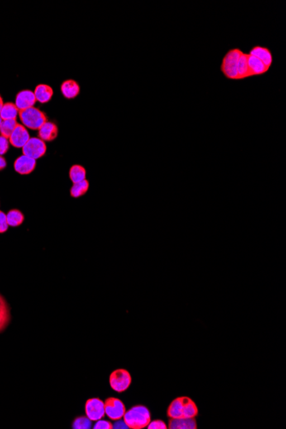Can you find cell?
Here are the masks:
<instances>
[{
    "label": "cell",
    "instance_id": "4316f807",
    "mask_svg": "<svg viewBox=\"0 0 286 429\" xmlns=\"http://www.w3.org/2000/svg\"><path fill=\"white\" fill-rule=\"evenodd\" d=\"M8 229L9 224L6 213L3 211H0V233H5L8 231Z\"/></svg>",
    "mask_w": 286,
    "mask_h": 429
},
{
    "label": "cell",
    "instance_id": "e0dca14e",
    "mask_svg": "<svg viewBox=\"0 0 286 429\" xmlns=\"http://www.w3.org/2000/svg\"><path fill=\"white\" fill-rule=\"evenodd\" d=\"M35 96L36 101L40 103H48L53 96V89L47 84H39L35 89Z\"/></svg>",
    "mask_w": 286,
    "mask_h": 429
},
{
    "label": "cell",
    "instance_id": "4dcf8cb0",
    "mask_svg": "<svg viewBox=\"0 0 286 429\" xmlns=\"http://www.w3.org/2000/svg\"><path fill=\"white\" fill-rule=\"evenodd\" d=\"M6 166H7V162H6V158L0 155V171L6 169Z\"/></svg>",
    "mask_w": 286,
    "mask_h": 429
},
{
    "label": "cell",
    "instance_id": "4fadbf2b",
    "mask_svg": "<svg viewBox=\"0 0 286 429\" xmlns=\"http://www.w3.org/2000/svg\"><path fill=\"white\" fill-rule=\"evenodd\" d=\"M249 54L256 57L257 59H260V61L263 62V64H265L266 66L269 69L273 64V53L269 48L266 47V46L254 45L249 51Z\"/></svg>",
    "mask_w": 286,
    "mask_h": 429
},
{
    "label": "cell",
    "instance_id": "8992f818",
    "mask_svg": "<svg viewBox=\"0 0 286 429\" xmlns=\"http://www.w3.org/2000/svg\"><path fill=\"white\" fill-rule=\"evenodd\" d=\"M105 413L111 421L122 419L126 412V407L122 400L117 397H108L104 402Z\"/></svg>",
    "mask_w": 286,
    "mask_h": 429
},
{
    "label": "cell",
    "instance_id": "1f68e13d",
    "mask_svg": "<svg viewBox=\"0 0 286 429\" xmlns=\"http://www.w3.org/2000/svg\"><path fill=\"white\" fill-rule=\"evenodd\" d=\"M4 104L5 103H4L3 98H2V96H0V112H1V110L3 108Z\"/></svg>",
    "mask_w": 286,
    "mask_h": 429
},
{
    "label": "cell",
    "instance_id": "d6986e66",
    "mask_svg": "<svg viewBox=\"0 0 286 429\" xmlns=\"http://www.w3.org/2000/svg\"><path fill=\"white\" fill-rule=\"evenodd\" d=\"M19 110L15 104L12 102H7L4 104L3 108L0 112V117L3 120H15L18 116Z\"/></svg>",
    "mask_w": 286,
    "mask_h": 429
},
{
    "label": "cell",
    "instance_id": "f1b7e54d",
    "mask_svg": "<svg viewBox=\"0 0 286 429\" xmlns=\"http://www.w3.org/2000/svg\"><path fill=\"white\" fill-rule=\"evenodd\" d=\"M93 428L112 429L113 428V424L110 422V421L101 419V420H99V421H96V424L93 425Z\"/></svg>",
    "mask_w": 286,
    "mask_h": 429
},
{
    "label": "cell",
    "instance_id": "83f0119b",
    "mask_svg": "<svg viewBox=\"0 0 286 429\" xmlns=\"http://www.w3.org/2000/svg\"><path fill=\"white\" fill-rule=\"evenodd\" d=\"M148 429H167L166 424L162 420H154V421H150L149 425L147 426Z\"/></svg>",
    "mask_w": 286,
    "mask_h": 429
},
{
    "label": "cell",
    "instance_id": "5b68a950",
    "mask_svg": "<svg viewBox=\"0 0 286 429\" xmlns=\"http://www.w3.org/2000/svg\"><path fill=\"white\" fill-rule=\"evenodd\" d=\"M131 383H132L131 374L129 371L124 368L114 370L109 377L110 387L117 393H122L127 391L130 388Z\"/></svg>",
    "mask_w": 286,
    "mask_h": 429
},
{
    "label": "cell",
    "instance_id": "6da1fadb",
    "mask_svg": "<svg viewBox=\"0 0 286 429\" xmlns=\"http://www.w3.org/2000/svg\"><path fill=\"white\" fill-rule=\"evenodd\" d=\"M197 415V406L188 397H177L167 409V416L169 418H195Z\"/></svg>",
    "mask_w": 286,
    "mask_h": 429
},
{
    "label": "cell",
    "instance_id": "8fae6325",
    "mask_svg": "<svg viewBox=\"0 0 286 429\" xmlns=\"http://www.w3.org/2000/svg\"><path fill=\"white\" fill-rule=\"evenodd\" d=\"M36 101H37L35 98V93L29 89H25L20 91L16 94L15 105L19 111H21L35 106Z\"/></svg>",
    "mask_w": 286,
    "mask_h": 429
},
{
    "label": "cell",
    "instance_id": "9a60e30c",
    "mask_svg": "<svg viewBox=\"0 0 286 429\" xmlns=\"http://www.w3.org/2000/svg\"><path fill=\"white\" fill-rule=\"evenodd\" d=\"M11 320V307L6 298L0 294V333L8 327Z\"/></svg>",
    "mask_w": 286,
    "mask_h": 429
},
{
    "label": "cell",
    "instance_id": "30bf717a",
    "mask_svg": "<svg viewBox=\"0 0 286 429\" xmlns=\"http://www.w3.org/2000/svg\"><path fill=\"white\" fill-rule=\"evenodd\" d=\"M36 167V160L26 155H21L14 162V169L20 175H30Z\"/></svg>",
    "mask_w": 286,
    "mask_h": 429
},
{
    "label": "cell",
    "instance_id": "44dd1931",
    "mask_svg": "<svg viewBox=\"0 0 286 429\" xmlns=\"http://www.w3.org/2000/svg\"><path fill=\"white\" fill-rule=\"evenodd\" d=\"M86 169L81 164H74L70 167L69 176L72 183H76L86 179Z\"/></svg>",
    "mask_w": 286,
    "mask_h": 429
},
{
    "label": "cell",
    "instance_id": "277c9868",
    "mask_svg": "<svg viewBox=\"0 0 286 429\" xmlns=\"http://www.w3.org/2000/svg\"><path fill=\"white\" fill-rule=\"evenodd\" d=\"M19 118L27 129L38 130L47 121V116L44 111L35 106L19 111Z\"/></svg>",
    "mask_w": 286,
    "mask_h": 429
},
{
    "label": "cell",
    "instance_id": "ba28073f",
    "mask_svg": "<svg viewBox=\"0 0 286 429\" xmlns=\"http://www.w3.org/2000/svg\"><path fill=\"white\" fill-rule=\"evenodd\" d=\"M85 413L92 421H97L103 418L106 416L103 401L99 397L87 400L85 403Z\"/></svg>",
    "mask_w": 286,
    "mask_h": 429
},
{
    "label": "cell",
    "instance_id": "7402d4cb",
    "mask_svg": "<svg viewBox=\"0 0 286 429\" xmlns=\"http://www.w3.org/2000/svg\"><path fill=\"white\" fill-rule=\"evenodd\" d=\"M7 221H8L9 226L11 227H17L20 225H22L24 222L25 217L22 212L18 209H11L7 212Z\"/></svg>",
    "mask_w": 286,
    "mask_h": 429
},
{
    "label": "cell",
    "instance_id": "3957f363",
    "mask_svg": "<svg viewBox=\"0 0 286 429\" xmlns=\"http://www.w3.org/2000/svg\"><path fill=\"white\" fill-rule=\"evenodd\" d=\"M243 53L240 48H231L223 57L220 70L225 78L237 80V64Z\"/></svg>",
    "mask_w": 286,
    "mask_h": 429
},
{
    "label": "cell",
    "instance_id": "52a82bcc",
    "mask_svg": "<svg viewBox=\"0 0 286 429\" xmlns=\"http://www.w3.org/2000/svg\"><path fill=\"white\" fill-rule=\"evenodd\" d=\"M21 149L23 155L36 160L45 155L46 153V144L39 137H30L29 141Z\"/></svg>",
    "mask_w": 286,
    "mask_h": 429
},
{
    "label": "cell",
    "instance_id": "7a4b0ae2",
    "mask_svg": "<svg viewBox=\"0 0 286 429\" xmlns=\"http://www.w3.org/2000/svg\"><path fill=\"white\" fill-rule=\"evenodd\" d=\"M123 418L129 428H146L151 421V413L146 406H135L126 411Z\"/></svg>",
    "mask_w": 286,
    "mask_h": 429
},
{
    "label": "cell",
    "instance_id": "f546056e",
    "mask_svg": "<svg viewBox=\"0 0 286 429\" xmlns=\"http://www.w3.org/2000/svg\"><path fill=\"white\" fill-rule=\"evenodd\" d=\"M113 428H129L128 427L127 425L125 423V421H122L121 419L120 420H117L115 424H113Z\"/></svg>",
    "mask_w": 286,
    "mask_h": 429
},
{
    "label": "cell",
    "instance_id": "cb8c5ba5",
    "mask_svg": "<svg viewBox=\"0 0 286 429\" xmlns=\"http://www.w3.org/2000/svg\"><path fill=\"white\" fill-rule=\"evenodd\" d=\"M17 125L18 123L15 120H3V122L0 125V135H3L9 139Z\"/></svg>",
    "mask_w": 286,
    "mask_h": 429
},
{
    "label": "cell",
    "instance_id": "603a6c76",
    "mask_svg": "<svg viewBox=\"0 0 286 429\" xmlns=\"http://www.w3.org/2000/svg\"><path fill=\"white\" fill-rule=\"evenodd\" d=\"M88 189H89V182L87 179H85L82 182L73 183L70 188V196L73 198H79L84 196L85 194L88 192Z\"/></svg>",
    "mask_w": 286,
    "mask_h": 429
},
{
    "label": "cell",
    "instance_id": "484cf974",
    "mask_svg": "<svg viewBox=\"0 0 286 429\" xmlns=\"http://www.w3.org/2000/svg\"><path fill=\"white\" fill-rule=\"evenodd\" d=\"M10 149V141L8 138L0 135V155L3 156Z\"/></svg>",
    "mask_w": 286,
    "mask_h": 429
},
{
    "label": "cell",
    "instance_id": "2e32d148",
    "mask_svg": "<svg viewBox=\"0 0 286 429\" xmlns=\"http://www.w3.org/2000/svg\"><path fill=\"white\" fill-rule=\"evenodd\" d=\"M60 89H61L62 94L64 96V98L68 99V100H73V99L79 96L80 91H81L78 82L72 79L64 81L61 84Z\"/></svg>",
    "mask_w": 286,
    "mask_h": 429
},
{
    "label": "cell",
    "instance_id": "ac0fdd59",
    "mask_svg": "<svg viewBox=\"0 0 286 429\" xmlns=\"http://www.w3.org/2000/svg\"><path fill=\"white\" fill-rule=\"evenodd\" d=\"M167 426L170 429H196L197 423L195 418H170Z\"/></svg>",
    "mask_w": 286,
    "mask_h": 429
},
{
    "label": "cell",
    "instance_id": "d4e9b609",
    "mask_svg": "<svg viewBox=\"0 0 286 429\" xmlns=\"http://www.w3.org/2000/svg\"><path fill=\"white\" fill-rule=\"evenodd\" d=\"M93 424L90 419L88 416H78L75 419L72 423L73 429H90L92 428Z\"/></svg>",
    "mask_w": 286,
    "mask_h": 429
},
{
    "label": "cell",
    "instance_id": "7c38bea8",
    "mask_svg": "<svg viewBox=\"0 0 286 429\" xmlns=\"http://www.w3.org/2000/svg\"><path fill=\"white\" fill-rule=\"evenodd\" d=\"M59 135V128L55 123L46 121L38 130V137L44 141H53Z\"/></svg>",
    "mask_w": 286,
    "mask_h": 429
},
{
    "label": "cell",
    "instance_id": "9c48e42d",
    "mask_svg": "<svg viewBox=\"0 0 286 429\" xmlns=\"http://www.w3.org/2000/svg\"><path fill=\"white\" fill-rule=\"evenodd\" d=\"M30 139V133L25 126L17 125L11 136L9 137L10 144L16 149H22Z\"/></svg>",
    "mask_w": 286,
    "mask_h": 429
},
{
    "label": "cell",
    "instance_id": "5bb4252c",
    "mask_svg": "<svg viewBox=\"0 0 286 429\" xmlns=\"http://www.w3.org/2000/svg\"><path fill=\"white\" fill-rule=\"evenodd\" d=\"M248 66H249V78L253 77H258L268 73L269 68L266 66L260 59H257L256 57L250 55L248 56Z\"/></svg>",
    "mask_w": 286,
    "mask_h": 429
},
{
    "label": "cell",
    "instance_id": "ffe728a7",
    "mask_svg": "<svg viewBox=\"0 0 286 429\" xmlns=\"http://www.w3.org/2000/svg\"><path fill=\"white\" fill-rule=\"evenodd\" d=\"M248 56H249V53H243L239 59V64H237V80L249 78Z\"/></svg>",
    "mask_w": 286,
    "mask_h": 429
},
{
    "label": "cell",
    "instance_id": "d6a6232c",
    "mask_svg": "<svg viewBox=\"0 0 286 429\" xmlns=\"http://www.w3.org/2000/svg\"><path fill=\"white\" fill-rule=\"evenodd\" d=\"M2 122H3V120H2V117H0V125H1Z\"/></svg>",
    "mask_w": 286,
    "mask_h": 429
}]
</instances>
